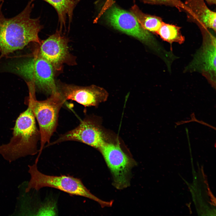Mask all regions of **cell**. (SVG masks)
Returning <instances> with one entry per match:
<instances>
[{
	"mask_svg": "<svg viewBox=\"0 0 216 216\" xmlns=\"http://www.w3.org/2000/svg\"><path fill=\"white\" fill-rule=\"evenodd\" d=\"M31 0L19 14L10 18H5L2 11L4 1L0 4V60L10 53L23 49L30 43L40 44L38 34L43 28L39 18H32L34 7Z\"/></svg>",
	"mask_w": 216,
	"mask_h": 216,
	"instance_id": "cell-1",
	"label": "cell"
},
{
	"mask_svg": "<svg viewBox=\"0 0 216 216\" xmlns=\"http://www.w3.org/2000/svg\"><path fill=\"white\" fill-rule=\"evenodd\" d=\"M5 69L31 83L36 90L49 95L58 92L55 78L56 71L40 54L37 47L27 56L8 62Z\"/></svg>",
	"mask_w": 216,
	"mask_h": 216,
	"instance_id": "cell-2",
	"label": "cell"
},
{
	"mask_svg": "<svg viewBox=\"0 0 216 216\" xmlns=\"http://www.w3.org/2000/svg\"><path fill=\"white\" fill-rule=\"evenodd\" d=\"M40 134L30 106L17 118L13 136L9 143L0 146V154L10 163L39 152L37 145Z\"/></svg>",
	"mask_w": 216,
	"mask_h": 216,
	"instance_id": "cell-3",
	"label": "cell"
},
{
	"mask_svg": "<svg viewBox=\"0 0 216 216\" xmlns=\"http://www.w3.org/2000/svg\"><path fill=\"white\" fill-rule=\"evenodd\" d=\"M28 86L29 96L26 103L31 107L39 126L40 145L36 158L39 159L45 144L50 143L56 129L59 112L65 101L58 92L51 95L45 100H38L36 98L35 88L31 86Z\"/></svg>",
	"mask_w": 216,
	"mask_h": 216,
	"instance_id": "cell-4",
	"label": "cell"
},
{
	"mask_svg": "<svg viewBox=\"0 0 216 216\" xmlns=\"http://www.w3.org/2000/svg\"><path fill=\"white\" fill-rule=\"evenodd\" d=\"M38 162L28 165L31 178L25 189L26 193L32 189L38 190L44 187H50L61 190L70 195L80 196L93 200L102 206H108L109 202L104 201L92 194L79 178L70 176L47 175L39 171Z\"/></svg>",
	"mask_w": 216,
	"mask_h": 216,
	"instance_id": "cell-5",
	"label": "cell"
},
{
	"mask_svg": "<svg viewBox=\"0 0 216 216\" xmlns=\"http://www.w3.org/2000/svg\"><path fill=\"white\" fill-rule=\"evenodd\" d=\"M105 5L104 16L111 26L151 47L156 46V42L153 36L141 26L132 13L117 6L113 3L112 0H108Z\"/></svg>",
	"mask_w": 216,
	"mask_h": 216,
	"instance_id": "cell-6",
	"label": "cell"
},
{
	"mask_svg": "<svg viewBox=\"0 0 216 216\" xmlns=\"http://www.w3.org/2000/svg\"><path fill=\"white\" fill-rule=\"evenodd\" d=\"M203 37L201 47L195 54L188 67L198 71L207 80L212 86H216V38L208 29H200Z\"/></svg>",
	"mask_w": 216,
	"mask_h": 216,
	"instance_id": "cell-7",
	"label": "cell"
},
{
	"mask_svg": "<svg viewBox=\"0 0 216 216\" xmlns=\"http://www.w3.org/2000/svg\"><path fill=\"white\" fill-rule=\"evenodd\" d=\"M68 40L61 31L57 30L45 40L38 44V50L40 54L53 66L56 71H60L64 64L74 65V58L70 53Z\"/></svg>",
	"mask_w": 216,
	"mask_h": 216,
	"instance_id": "cell-8",
	"label": "cell"
},
{
	"mask_svg": "<svg viewBox=\"0 0 216 216\" xmlns=\"http://www.w3.org/2000/svg\"><path fill=\"white\" fill-rule=\"evenodd\" d=\"M100 151L112 174L116 187L122 189L129 185V176L134 162L117 145L105 142Z\"/></svg>",
	"mask_w": 216,
	"mask_h": 216,
	"instance_id": "cell-9",
	"label": "cell"
},
{
	"mask_svg": "<svg viewBox=\"0 0 216 216\" xmlns=\"http://www.w3.org/2000/svg\"><path fill=\"white\" fill-rule=\"evenodd\" d=\"M56 83L58 92L65 101L73 100L85 106H96L107 96L104 89L94 85L84 86L59 81Z\"/></svg>",
	"mask_w": 216,
	"mask_h": 216,
	"instance_id": "cell-10",
	"label": "cell"
},
{
	"mask_svg": "<svg viewBox=\"0 0 216 216\" xmlns=\"http://www.w3.org/2000/svg\"><path fill=\"white\" fill-rule=\"evenodd\" d=\"M74 141L83 143L99 149L104 142L102 133L92 120L86 117L74 129L60 135L49 146L63 142Z\"/></svg>",
	"mask_w": 216,
	"mask_h": 216,
	"instance_id": "cell-11",
	"label": "cell"
},
{
	"mask_svg": "<svg viewBox=\"0 0 216 216\" xmlns=\"http://www.w3.org/2000/svg\"><path fill=\"white\" fill-rule=\"evenodd\" d=\"M204 0L185 1L188 20L196 24L200 29H212L215 32L216 13L208 8Z\"/></svg>",
	"mask_w": 216,
	"mask_h": 216,
	"instance_id": "cell-12",
	"label": "cell"
},
{
	"mask_svg": "<svg viewBox=\"0 0 216 216\" xmlns=\"http://www.w3.org/2000/svg\"><path fill=\"white\" fill-rule=\"evenodd\" d=\"M130 10L141 26L149 32L156 33L163 22L160 17L143 13L136 5Z\"/></svg>",
	"mask_w": 216,
	"mask_h": 216,
	"instance_id": "cell-13",
	"label": "cell"
},
{
	"mask_svg": "<svg viewBox=\"0 0 216 216\" xmlns=\"http://www.w3.org/2000/svg\"><path fill=\"white\" fill-rule=\"evenodd\" d=\"M181 28L180 27L163 22L156 33L163 40L169 43L182 44L184 42L185 38L181 33Z\"/></svg>",
	"mask_w": 216,
	"mask_h": 216,
	"instance_id": "cell-14",
	"label": "cell"
},
{
	"mask_svg": "<svg viewBox=\"0 0 216 216\" xmlns=\"http://www.w3.org/2000/svg\"><path fill=\"white\" fill-rule=\"evenodd\" d=\"M52 5L56 10L61 28L65 25L68 16L69 21L72 18L75 4L72 0H43Z\"/></svg>",
	"mask_w": 216,
	"mask_h": 216,
	"instance_id": "cell-15",
	"label": "cell"
},
{
	"mask_svg": "<svg viewBox=\"0 0 216 216\" xmlns=\"http://www.w3.org/2000/svg\"><path fill=\"white\" fill-rule=\"evenodd\" d=\"M144 3L156 5H163L176 8L179 11L185 12L187 8L180 0H140Z\"/></svg>",
	"mask_w": 216,
	"mask_h": 216,
	"instance_id": "cell-16",
	"label": "cell"
},
{
	"mask_svg": "<svg viewBox=\"0 0 216 216\" xmlns=\"http://www.w3.org/2000/svg\"><path fill=\"white\" fill-rule=\"evenodd\" d=\"M209 5H212L216 4V0H205Z\"/></svg>",
	"mask_w": 216,
	"mask_h": 216,
	"instance_id": "cell-17",
	"label": "cell"
},
{
	"mask_svg": "<svg viewBox=\"0 0 216 216\" xmlns=\"http://www.w3.org/2000/svg\"><path fill=\"white\" fill-rule=\"evenodd\" d=\"M72 0V1L74 2V3H76V2H77V1H78V0Z\"/></svg>",
	"mask_w": 216,
	"mask_h": 216,
	"instance_id": "cell-18",
	"label": "cell"
}]
</instances>
